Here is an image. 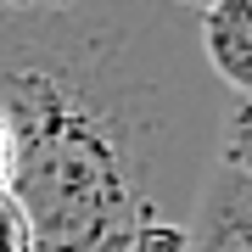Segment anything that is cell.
<instances>
[{
    "instance_id": "6da1fadb",
    "label": "cell",
    "mask_w": 252,
    "mask_h": 252,
    "mask_svg": "<svg viewBox=\"0 0 252 252\" xmlns=\"http://www.w3.org/2000/svg\"><path fill=\"white\" fill-rule=\"evenodd\" d=\"M219 118L196 11L174 0L0 11L6 190L34 252H185Z\"/></svg>"
},
{
    "instance_id": "7a4b0ae2",
    "label": "cell",
    "mask_w": 252,
    "mask_h": 252,
    "mask_svg": "<svg viewBox=\"0 0 252 252\" xmlns=\"http://www.w3.org/2000/svg\"><path fill=\"white\" fill-rule=\"evenodd\" d=\"M185 252H252V180L224 157L207 168Z\"/></svg>"
},
{
    "instance_id": "3957f363",
    "label": "cell",
    "mask_w": 252,
    "mask_h": 252,
    "mask_svg": "<svg viewBox=\"0 0 252 252\" xmlns=\"http://www.w3.org/2000/svg\"><path fill=\"white\" fill-rule=\"evenodd\" d=\"M196 45L219 90L252 95V0H213L196 11Z\"/></svg>"
},
{
    "instance_id": "277c9868",
    "label": "cell",
    "mask_w": 252,
    "mask_h": 252,
    "mask_svg": "<svg viewBox=\"0 0 252 252\" xmlns=\"http://www.w3.org/2000/svg\"><path fill=\"white\" fill-rule=\"evenodd\" d=\"M219 157L252 180V95H235V107L219 118Z\"/></svg>"
},
{
    "instance_id": "5b68a950",
    "label": "cell",
    "mask_w": 252,
    "mask_h": 252,
    "mask_svg": "<svg viewBox=\"0 0 252 252\" xmlns=\"http://www.w3.org/2000/svg\"><path fill=\"white\" fill-rule=\"evenodd\" d=\"M0 252H34V230H28L23 207L11 202V190H0Z\"/></svg>"
},
{
    "instance_id": "8992f818",
    "label": "cell",
    "mask_w": 252,
    "mask_h": 252,
    "mask_svg": "<svg viewBox=\"0 0 252 252\" xmlns=\"http://www.w3.org/2000/svg\"><path fill=\"white\" fill-rule=\"evenodd\" d=\"M45 6H67V0H0V11H45Z\"/></svg>"
},
{
    "instance_id": "52a82bcc",
    "label": "cell",
    "mask_w": 252,
    "mask_h": 252,
    "mask_svg": "<svg viewBox=\"0 0 252 252\" xmlns=\"http://www.w3.org/2000/svg\"><path fill=\"white\" fill-rule=\"evenodd\" d=\"M0 190H6V124H0Z\"/></svg>"
},
{
    "instance_id": "ba28073f",
    "label": "cell",
    "mask_w": 252,
    "mask_h": 252,
    "mask_svg": "<svg viewBox=\"0 0 252 252\" xmlns=\"http://www.w3.org/2000/svg\"><path fill=\"white\" fill-rule=\"evenodd\" d=\"M174 6H185V11H202V6H213V0H174Z\"/></svg>"
}]
</instances>
